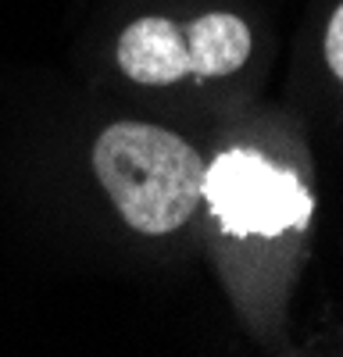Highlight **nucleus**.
Segmentation results:
<instances>
[{"mask_svg":"<svg viewBox=\"0 0 343 357\" xmlns=\"http://www.w3.org/2000/svg\"><path fill=\"white\" fill-rule=\"evenodd\" d=\"M326 61L343 79V4L336 8V15H333V22L326 29Z\"/></svg>","mask_w":343,"mask_h":357,"instance_id":"39448f33","label":"nucleus"},{"mask_svg":"<svg viewBox=\"0 0 343 357\" xmlns=\"http://www.w3.org/2000/svg\"><path fill=\"white\" fill-rule=\"evenodd\" d=\"M204 197L233 236H282L311 218V197L300 178L254 151H225L204 172Z\"/></svg>","mask_w":343,"mask_h":357,"instance_id":"f03ea898","label":"nucleus"},{"mask_svg":"<svg viewBox=\"0 0 343 357\" xmlns=\"http://www.w3.org/2000/svg\"><path fill=\"white\" fill-rule=\"evenodd\" d=\"M93 168L119 215L147 236L176 232L204 197V161L176 132L119 122L100 132Z\"/></svg>","mask_w":343,"mask_h":357,"instance_id":"f257e3e1","label":"nucleus"},{"mask_svg":"<svg viewBox=\"0 0 343 357\" xmlns=\"http://www.w3.org/2000/svg\"><path fill=\"white\" fill-rule=\"evenodd\" d=\"M119 68L143 86H168L190 75L186 40L168 18H139L119 36Z\"/></svg>","mask_w":343,"mask_h":357,"instance_id":"7ed1b4c3","label":"nucleus"},{"mask_svg":"<svg viewBox=\"0 0 343 357\" xmlns=\"http://www.w3.org/2000/svg\"><path fill=\"white\" fill-rule=\"evenodd\" d=\"M186 57H190V72L218 79V75H233L247 57H250V29L236 15H204L197 18L186 33Z\"/></svg>","mask_w":343,"mask_h":357,"instance_id":"20e7f679","label":"nucleus"}]
</instances>
